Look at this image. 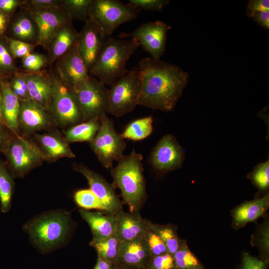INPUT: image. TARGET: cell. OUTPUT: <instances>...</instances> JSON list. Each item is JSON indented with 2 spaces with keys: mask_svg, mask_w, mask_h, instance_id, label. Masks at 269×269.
Here are the masks:
<instances>
[{
  "mask_svg": "<svg viewBox=\"0 0 269 269\" xmlns=\"http://www.w3.org/2000/svg\"><path fill=\"white\" fill-rule=\"evenodd\" d=\"M141 92L138 105L172 111L187 85L188 74L175 65L147 57L140 60Z\"/></svg>",
  "mask_w": 269,
  "mask_h": 269,
  "instance_id": "1",
  "label": "cell"
},
{
  "mask_svg": "<svg viewBox=\"0 0 269 269\" xmlns=\"http://www.w3.org/2000/svg\"><path fill=\"white\" fill-rule=\"evenodd\" d=\"M142 155L134 149L123 155L111 168L113 186L120 189L125 203L131 213H138L146 198L145 181L142 163Z\"/></svg>",
  "mask_w": 269,
  "mask_h": 269,
  "instance_id": "2",
  "label": "cell"
},
{
  "mask_svg": "<svg viewBox=\"0 0 269 269\" xmlns=\"http://www.w3.org/2000/svg\"><path fill=\"white\" fill-rule=\"evenodd\" d=\"M140 46L134 38L119 39L108 37L89 74L105 85H112L118 79L129 72L127 61Z\"/></svg>",
  "mask_w": 269,
  "mask_h": 269,
  "instance_id": "3",
  "label": "cell"
},
{
  "mask_svg": "<svg viewBox=\"0 0 269 269\" xmlns=\"http://www.w3.org/2000/svg\"><path fill=\"white\" fill-rule=\"evenodd\" d=\"M23 228L38 250L48 253L66 243L71 231L70 216L64 211L46 212L29 220Z\"/></svg>",
  "mask_w": 269,
  "mask_h": 269,
  "instance_id": "4",
  "label": "cell"
},
{
  "mask_svg": "<svg viewBox=\"0 0 269 269\" xmlns=\"http://www.w3.org/2000/svg\"><path fill=\"white\" fill-rule=\"evenodd\" d=\"M3 154L14 178H22L31 170L46 161V157L33 140L21 134H13Z\"/></svg>",
  "mask_w": 269,
  "mask_h": 269,
  "instance_id": "5",
  "label": "cell"
},
{
  "mask_svg": "<svg viewBox=\"0 0 269 269\" xmlns=\"http://www.w3.org/2000/svg\"><path fill=\"white\" fill-rule=\"evenodd\" d=\"M141 86L137 68L118 79L109 89L107 113L119 118L132 112L138 105Z\"/></svg>",
  "mask_w": 269,
  "mask_h": 269,
  "instance_id": "6",
  "label": "cell"
},
{
  "mask_svg": "<svg viewBox=\"0 0 269 269\" xmlns=\"http://www.w3.org/2000/svg\"><path fill=\"white\" fill-rule=\"evenodd\" d=\"M139 10L129 2L118 0H92L89 17L110 37L121 24L135 19Z\"/></svg>",
  "mask_w": 269,
  "mask_h": 269,
  "instance_id": "7",
  "label": "cell"
},
{
  "mask_svg": "<svg viewBox=\"0 0 269 269\" xmlns=\"http://www.w3.org/2000/svg\"><path fill=\"white\" fill-rule=\"evenodd\" d=\"M53 86L50 113L55 126L69 128L84 121L74 93L50 72Z\"/></svg>",
  "mask_w": 269,
  "mask_h": 269,
  "instance_id": "8",
  "label": "cell"
},
{
  "mask_svg": "<svg viewBox=\"0 0 269 269\" xmlns=\"http://www.w3.org/2000/svg\"><path fill=\"white\" fill-rule=\"evenodd\" d=\"M90 145L99 162L106 168H111L114 160L124 154L126 143L115 129L113 121L108 115L101 118L100 127Z\"/></svg>",
  "mask_w": 269,
  "mask_h": 269,
  "instance_id": "9",
  "label": "cell"
},
{
  "mask_svg": "<svg viewBox=\"0 0 269 269\" xmlns=\"http://www.w3.org/2000/svg\"><path fill=\"white\" fill-rule=\"evenodd\" d=\"M73 92L84 121L101 119L107 113L109 89L96 78L90 76L85 83Z\"/></svg>",
  "mask_w": 269,
  "mask_h": 269,
  "instance_id": "10",
  "label": "cell"
},
{
  "mask_svg": "<svg viewBox=\"0 0 269 269\" xmlns=\"http://www.w3.org/2000/svg\"><path fill=\"white\" fill-rule=\"evenodd\" d=\"M171 27L163 21L148 22L139 25L133 32L123 33L121 38L131 37L154 59H160L165 51L167 35Z\"/></svg>",
  "mask_w": 269,
  "mask_h": 269,
  "instance_id": "11",
  "label": "cell"
},
{
  "mask_svg": "<svg viewBox=\"0 0 269 269\" xmlns=\"http://www.w3.org/2000/svg\"><path fill=\"white\" fill-rule=\"evenodd\" d=\"M51 70L67 87L74 91L90 77L88 69L76 44L55 63Z\"/></svg>",
  "mask_w": 269,
  "mask_h": 269,
  "instance_id": "12",
  "label": "cell"
},
{
  "mask_svg": "<svg viewBox=\"0 0 269 269\" xmlns=\"http://www.w3.org/2000/svg\"><path fill=\"white\" fill-rule=\"evenodd\" d=\"M185 159L184 151L175 137L163 135L152 149L149 162L157 172L165 173L180 168Z\"/></svg>",
  "mask_w": 269,
  "mask_h": 269,
  "instance_id": "13",
  "label": "cell"
},
{
  "mask_svg": "<svg viewBox=\"0 0 269 269\" xmlns=\"http://www.w3.org/2000/svg\"><path fill=\"white\" fill-rule=\"evenodd\" d=\"M24 6L31 12L38 28L39 36L36 46H41L46 50L59 29L65 23L72 21L64 6L58 8L37 9Z\"/></svg>",
  "mask_w": 269,
  "mask_h": 269,
  "instance_id": "14",
  "label": "cell"
},
{
  "mask_svg": "<svg viewBox=\"0 0 269 269\" xmlns=\"http://www.w3.org/2000/svg\"><path fill=\"white\" fill-rule=\"evenodd\" d=\"M73 168L86 178L90 189L100 199L104 207L105 212L117 214L123 210L122 203L115 188L101 175L83 163L74 164Z\"/></svg>",
  "mask_w": 269,
  "mask_h": 269,
  "instance_id": "15",
  "label": "cell"
},
{
  "mask_svg": "<svg viewBox=\"0 0 269 269\" xmlns=\"http://www.w3.org/2000/svg\"><path fill=\"white\" fill-rule=\"evenodd\" d=\"M18 120L20 134L25 136L55 126L50 113L30 99L20 101Z\"/></svg>",
  "mask_w": 269,
  "mask_h": 269,
  "instance_id": "16",
  "label": "cell"
},
{
  "mask_svg": "<svg viewBox=\"0 0 269 269\" xmlns=\"http://www.w3.org/2000/svg\"><path fill=\"white\" fill-rule=\"evenodd\" d=\"M108 37L94 19L89 17L85 22L79 32L77 47L88 71L95 62Z\"/></svg>",
  "mask_w": 269,
  "mask_h": 269,
  "instance_id": "17",
  "label": "cell"
},
{
  "mask_svg": "<svg viewBox=\"0 0 269 269\" xmlns=\"http://www.w3.org/2000/svg\"><path fill=\"white\" fill-rule=\"evenodd\" d=\"M52 130L42 134H34V141L44 154L46 161L53 162L63 157H75L69 143L64 135Z\"/></svg>",
  "mask_w": 269,
  "mask_h": 269,
  "instance_id": "18",
  "label": "cell"
},
{
  "mask_svg": "<svg viewBox=\"0 0 269 269\" xmlns=\"http://www.w3.org/2000/svg\"><path fill=\"white\" fill-rule=\"evenodd\" d=\"M269 208V194L257 195L253 200L243 202L231 211L232 227L237 230L256 221L266 214Z\"/></svg>",
  "mask_w": 269,
  "mask_h": 269,
  "instance_id": "19",
  "label": "cell"
},
{
  "mask_svg": "<svg viewBox=\"0 0 269 269\" xmlns=\"http://www.w3.org/2000/svg\"><path fill=\"white\" fill-rule=\"evenodd\" d=\"M29 98L50 112L53 86L50 72H25Z\"/></svg>",
  "mask_w": 269,
  "mask_h": 269,
  "instance_id": "20",
  "label": "cell"
},
{
  "mask_svg": "<svg viewBox=\"0 0 269 269\" xmlns=\"http://www.w3.org/2000/svg\"><path fill=\"white\" fill-rule=\"evenodd\" d=\"M116 215V233L122 242L144 238L149 229V220L142 218L138 213L122 210Z\"/></svg>",
  "mask_w": 269,
  "mask_h": 269,
  "instance_id": "21",
  "label": "cell"
},
{
  "mask_svg": "<svg viewBox=\"0 0 269 269\" xmlns=\"http://www.w3.org/2000/svg\"><path fill=\"white\" fill-rule=\"evenodd\" d=\"M151 258L144 238L122 242L117 265L145 269Z\"/></svg>",
  "mask_w": 269,
  "mask_h": 269,
  "instance_id": "22",
  "label": "cell"
},
{
  "mask_svg": "<svg viewBox=\"0 0 269 269\" xmlns=\"http://www.w3.org/2000/svg\"><path fill=\"white\" fill-rule=\"evenodd\" d=\"M78 37L79 32L72 21L64 24L51 40L46 50L48 66L52 68L55 62L76 44Z\"/></svg>",
  "mask_w": 269,
  "mask_h": 269,
  "instance_id": "23",
  "label": "cell"
},
{
  "mask_svg": "<svg viewBox=\"0 0 269 269\" xmlns=\"http://www.w3.org/2000/svg\"><path fill=\"white\" fill-rule=\"evenodd\" d=\"M11 38L34 45L38 41L37 25L29 9L24 5L19 8L11 25Z\"/></svg>",
  "mask_w": 269,
  "mask_h": 269,
  "instance_id": "24",
  "label": "cell"
},
{
  "mask_svg": "<svg viewBox=\"0 0 269 269\" xmlns=\"http://www.w3.org/2000/svg\"><path fill=\"white\" fill-rule=\"evenodd\" d=\"M82 218L90 226L93 240L105 239L116 233L117 217L116 214L105 212H92L80 209Z\"/></svg>",
  "mask_w": 269,
  "mask_h": 269,
  "instance_id": "25",
  "label": "cell"
},
{
  "mask_svg": "<svg viewBox=\"0 0 269 269\" xmlns=\"http://www.w3.org/2000/svg\"><path fill=\"white\" fill-rule=\"evenodd\" d=\"M2 117L5 125L16 135L20 134L19 126L20 101L12 91L9 82L1 80Z\"/></svg>",
  "mask_w": 269,
  "mask_h": 269,
  "instance_id": "26",
  "label": "cell"
},
{
  "mask_svg": "<svg viewBox=\"0 0 269 269\" xmlns=\"http://www.w3.org/2000/svg\"><path fill=\"white\" fill-rule=\"evenodd\" d=\"M101 119H94L83 122L68 128L64 136L69 143L88 141L95 137L100 127Z\"/></svg>",
  "mask_w": 269,
  "mask_h": 269,
  "instance_id": "27",
  "label": "cell"
},
{
  "mask_svg": "<svg viewBox=\"0 0 269 269\" xmlns=\"http://www.w3.org/2000/svg\"><path fill=\"white\" fill-rule=\"evenodd\" d=\"M14 189V177L5 162L0 158V210L3 213L10 209Z\"/></svg>",
  "mask_w": 269,
  "mask_h": 269,
  "instance_id": "28",
  "label": "cell"
},
{
  "mask_svg": "<svg viewBox=\"0 0 269 269\" xmlns=\"http://www.w3.org/2000/svg\"><path fill=\"white\" fill-rule=\"evenodd\" d=\"M122 242L115 233L101 240H92L90 245L96 251L98 258L117 265Z\"/></svg>",
  "mask_w": 269,
  "mask_h": 269,
  "instance_id": "29",
  "label": "cell"
},
{
  "mask_svg": "<svg viewBox=\"0 0 269 269\" xmlns=\"http://www.w3.org/2000/svg\"><path fill=\"white\" fill-rule=\"evenodd\" d=\"M152 123L151 116L136 119L129 123L120 135L123 139L133 140L144 139L152 134Z\"/></svg>",
  "mask_w": 269,
  "mask_h": 269,
  "instance_id": "30",
  "label": "cell"
},
{
  "mask_svg": "<svg viewBox=\"0 0 269 269\" xmlns=\"http://www.w3.org/2000/svg\"><path fill=\"white\" fill-rule=\"evenodd\" d=\"M150 226L162 240L168 253L173 255L178 249L182 240L177 233V226L171 224H154L151 221Z\"/></svg>",
  "mask_w": 269,
  "mask_h": 269,
  "instance_id": "31",
  "label": "cell"
},
{
  "mask_svg": "<svg viewBox=\"0 0 269 269\" xmlns=\"http://www.w3.org/2000/svg\"><path fill=\"white\" fill-rule=\"evenodd\" d=\"M173 256L176 269H206L189 249L186 240H182L178 249Z\"/></svg>",
  "mask_w": 269,
  "mask_h": 269,
  "instance_id": "32",
  "label": "cell"
},
{
  "mask_svg": "<svg viewBox=\"0 0 269 269\" xmlns=\"http://www.w3.org/2000/svg\"><path fill=\"white\" fill-rule=\"evenodd\" d=\"M251 244L259 249L261 259L269 264V223L266 218L257 227L252 236Z\"/></svg>",
  "mask_w": 269,
  "mask_h": 269,
  "instance_id": "33",
  "label": "cell"
},
{
  "mask_svg": "<svg viewBox=\"0 0 269 269\" xmlns=\"http://www.w3.org/2000/svg\"><path fill=\"white\" fill-rule=\"evenodd\" d=\"M248 179L259 190L260 194H269V160L259 163L247 175Z\"/></svg>",
  "mask_w": 269,
  "mask_h": 269,
  "instance_id": "34",
  "label": "cell"
},
{
  "mask_svg": "<svg viewBox=\"0 0 269 269\" xmlns=\"http://www.w3.org/2000/svg\"><path fill=\"white\" fill-rule=\"evenodd\" d=\"M92 0H63V5L72 20L86 21Z\"/></svg>",
  "mask_w": 269,
  "mask_h": 269,
  "instance_id": "35",
  "label": "cell"
},
{
  "mask_svg": "<svg viewBox=\"0 0 269 269\" xmlns=\"http://www.w3.org/2000/svg\"><path fill=\"white\" fill-rule=\"evenodd\" d=\"M74 198L76 204L84 209H96L105 212L101 201L90 189L77 190L74 193Z\"/></svg>",
  "mask_w": 269,
  "mask_h": 269,
  "instance_id": "36",
  "label": "cell"
},
{
  "mask_svg": "<svg viewBox=\"0 0 269 269\" xmlns=\"http://www.w3.org/2000/svg\"><path fill=\"white\" fill-rule=\"evenodd\" d=\"M22 67L26 72H38L48 66L46 55L31 52L21 59Z\"/></svg>",
  "mask_w": 269,
  "mask_h": 269,
  "instance_id": "37",
  "label": "cell"
},
{
  "mask_svg": "<svg viewBox=\"0 0 269 269\" xmlns=\"http://www.w3.org/2000/svg\"><path fill=\"white\" fill-rule=\"evenodd\" d=\"M18 71L7 42L0 40V75L3 77L6 74L14 75Z\"/></svg>",
  "mask_w": 269,
  "mask_h": 269,
  "instance_id": "38",
  "label": "cell"
},
{
  "mask_svg": "<svg viewBox=\"0 0 269 269\" xmlns=\"http://www.w3.org/2000/svg\"><path fill=\"white\" fill-rule=\"evenodd\" d=\"M150 226V223H149ZM144 239L147 245L151 257L168 253L164 243L150 226L145 234Z\"/></svg>",
  "mask_w": 269,
  "mask_h": 269,
  "instance_id": "39",
  "label": "cell"
},
{
  "mask_svg": "<svg viewBox=\"0 0 269 269\" xmlns=\"http://www.w3.org/2000/svg\"><path fill=\"white\" fill-rule=\"evenodd\" d=\"M8 43L10 51L14 58H22L33 52L35 47L34 45L17 39L8 38Z\"/></svg>",
  "mask_w": 269,
  "mask_h": 269,
  "instance_id": "40",
  "label": "cell"
},
{
  "mask_svg": "<svg viewBox=\"0 0 269 269\" xmlns=\"http://www.w3.org/2000/svg\"><path fill=\"white\" fill-rule=\"evenodd\" d=\"M144 269H176L173 256L167 253L151 257Z\"/></svg>",
  "mask_w": 269,
  "mask_h": 269,
  "instance_id": "41",
  "label": "cell"
},
{
  "mask_svg": "<svg viewBox=\"0 0 269 269\" xmlns=\"http://www.w3.org/2000/svg\"><path fill=\"white\" fill-rule=\"evenodd\" d=\"M132 5L139 9L147 11L161 10L169 3L168 0H130L129 2Z\"/></svg>",
  "mask_w": 269,
  "mask_h": 269,
  "instance_id": "42",
  "label": "cell"
},
{
  "mask_svg": "<svg viewBox=\"0 0 269 269\" xmlns=\"http://www.w3.org/2000/svg\"><path fill=\"white\" fill-rule=\"evenodd\" d=\"M24 5L37 9H49L63 7V0H25Z\"/></svg>",
  "mask_w": 269,
  "mask_h": 269,
  "instance_id": "43",
  "label": "cell"
},
{
  "mask_svg": "<svg viewBox=\"0 0 269 269\" xmlns=\"http://www.w3.org/2000/svg\"><path fill=\"white\" fill-rule=\"evenodd\" d=\"M267 265L265 261L245 252L242 255L240 269H267Z\"/></svg>",
  "mask_w": 269,
  "mask_h": 269,
  "instance_id": "44",
  "label": "cell"
},
{
  "mask_svg": "<svg viewBox=\"0 0 269 269\" xmlns=\"http://www.w3.org/2000/svg\"><path fill=\"white\" fill-rule=\"evenodd\" d=\"M247 14L252 17L253 14L260 11H269V0H251L247 5Z\"/></svg>",
  "mask_w": 269,
  "mask_h": 269,
  "instance_id": "45",
  "label": "cell"
},
{
  "mask_svg": "<svg viewBox=\"0 0 269 269\" xmlns=\"http://www.w3.org/2000/svg\"><path fill=\"white\" fill-rule=\"evenodd\" d=\"M25 0H0V10L8 15L23 5Z\"/></svg>",
  "mask_w": 269,
  "mask_h": 269,
  "instance_id": "46",
  "label": "cell"
},
{
  "mask_svg": "<svg viewBox=\"0 0 269 269\" xmlns=\"http://www.w3.org/2000/svg\"><path fill=\"white\" fill-rule=\"evenodd\" d=\"M13 134L4 124L0 123V153H3Z\"/></svg>",
  "mask_w": 269,
  "mask_h": 269,
  "instance_id": "47",
  "label": "cell"
},
{
  "mask_svg": "<svg viewBox=\"0 0 269 269\" xmlns=\"http://www.w3.org/2000/svg\"><path fill=\"white\" fill-rule=\"evenodd\" d=\"M252 18L260 26L267 30L269 29V11L257 12Z\"/></svg>",
  "mask_w": 269,
  "mask_h": 269,
  "instance_id": "48",
  "label": "cell"
},
{
  "mask_svg": "<svg viewBox=\"0 0 269 269\" xmlns=\"http://www.w3.org/2000/svg\"><path fill=\"white\" fill-rule=\"evenodd\" d=\"M117 265L98 258L94 269H117Z\"/></svg>",
  "mask_w": 269,
  "mask_h": 269,
  "instance_id": "49",
  "label": "cell"
},
{
  "mask_svg": "<svg viewBox=\"0 0 269 269\" xmlns=\"http://www.w3.org/2000/svg\"><path fill=\"white\" fill-rule=\"evenodd\" d=\"M8 23V15L0 10V36L5 32Z\"/></svg>",
  "mask_w": 269,
  "mask_h": 269,
  "instance_id": "50",
  "label": "cell"
},
{
  "mask_svg": "<svg viewBox=\"0 0 269 269\" xmlns=\"http://www.w3.org/2000/svg\"><path fill=\"white\" fill-rule=\"evenodd\" d=\"M2 92H1L0 86V123L4 124L3 119H2Z\"/></svg>",
  "mask_w": 269,
  "mask_h": 269,
  "instance_id": "51",
  "label": "cell"
},
{
  "mask_svg": "<svg viewBox=\"0 0 269 269\" xmlns=\"http://www.w3.org/2000/svg\"><path fill=\"white\" fill-rule=\"evenodd\" d=\"M117 269H144L142 268H133V267H123L117 266Z\"/></svg>",
  "mask_w": 269,
  "mask_h": 269,
  "instance_id": "52",
  "label": "cell"
},
{
  "mask_svg": "<svg viewBox=\"0 0 269 269\" xmlns=\"http://www.w3.org/2000/svg\"><path fill=\"white\" fill-rule=\"evenodd\" d=\"M3 77H2V76H1L0 75V81H1V80H3V79H3Z\"/></svg>",
  "mask_w": 269,
  "mask_h": 269,
  "instance_id": "53",
  "label": "cell"
}]
</instances>
